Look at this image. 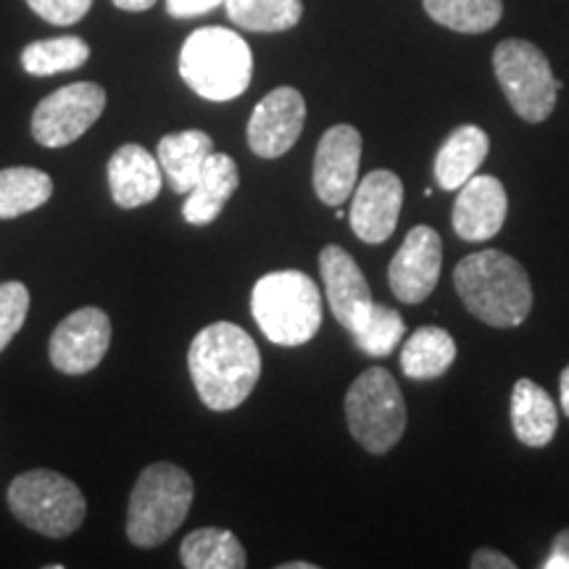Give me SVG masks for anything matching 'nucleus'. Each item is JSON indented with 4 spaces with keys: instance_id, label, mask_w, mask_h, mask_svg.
Listing matches in <instances>:
<instances>
[{
    "instance_id": "nucleus-17",
    "label": "nucleus",
    "mask_w": 569,
    "mask_h": 569,
    "mask_svg": "<svg viewBox=\"0 0 569 569\" xmlns=\"http://www.w3.org/2000/svg\"><path fill=\"white\" fill-rule=\"evenodd\" d=\"M163 172L156 156L138 142L117 148L109 159V188L119 209H138L153 203L161 193Z\"/></svg>"
},
{
    "instance_id": "nucleus-31",
    "label": "nucleus",
    "mask_w": 569,
    "mask_h": 569,
    "mask_svg": "<svg viewBox=\"0 0 569 569\" xmlns=\"http://www.w3.org/2000/svg\"><path fill=\"white\" fill-rule=\"evenodd\" d=\"M224 3L227 0H167V11L174 19H193L203 17V13H209Z\"/></svg>"
},
{
    "instance_id": "nucleus-22",
    "label": "nucleus",
    "mask_w": 569,
    "mask_h": 569,
    "mask_svg": "<svg viewBox=\"0 0 569 569\" xmlns=\"http://www.w3.org/2000/svg\"><path fill=\"white\" fill-rule=\"evenodd\" d=\"M457 361V343L443 327L427 325L401 348V369L409 380H436Z\"/></svg>"
},
{
    "instance_id": "nucleus-23",
    "label": "nucleus",
    "mask_w": 569,
    "mask_h": 569,
    "mask_svg": "<svg viewBox=\"0 0 569 569\" xmlns=\"http://www.w3.org/2000/svg\"><path fill=\"white\" fill-rule=\"evenodd\" d=\"M180 559L188 569H243L248 565L240 540L222 528L190 532L180 546Z\"/></svg>"
},
{
    "instance_id": "nucleus-18",
    "label": "nucleus",
    "mask_w": 569,
    "mask_h": 569,
    "mask_svg": "<svg viewBox=\"0 0 569 569\" xmlns=\"http://www.w3.org/2000/svg\"><path fill=\"white\" fill-rule=\"evenodd\" d=\"M240 184L238 163H234L227 153L213 151L206 159L201 174L193 188H190L188 201L182 203V217L190 224H211L222 213L224 203L230 201Z\"/></svg>"
},
{
    "instance_id": "nucleus-11",
    "label": "nucleus",
    "mask_w": 569,
    "mask_h": 569,
    "mask_svg": "<svg viewBox=\"0 0 569 569\" xmlns=\"http://www.w3.org/2000/svg\"><path fill=\"white\" fill-rule=\"evenodd\" d=\"M443 267V240L427 224L411 227L388 267V282L401 303H422L436 290Z\"/></svg>"
},
{
    "instance_id": "nucleus-30",
    "label": "nucleus",
    "mask_w": 569,
    "mask_h": 569,
    "mask_svg": "<svg viewBox=\"0 0 569 569\" xmlns=\"http://www.w3.org/2000/svg\"><path fill=\"white\" fill-rule=\"evenodd\" d=\"M27 6L48 24L71 27L88 17L92 0H27Z\"/></svg>"
},
{
    "instance_id": "nucleus-20",
    "label": "nucleus",
    "mask_w": 569,
    "mask_h": 569,
    "mask_svg": "<svg viewBox=\"0 0 569 569\" xmlns=\"http://www.w3.org/2000/svg\"><path fill=\"white\" fill-rule=\"evenodd\" d=\"M490 138L478 124H461L448 134L436 156V180L443 190H459L478 174L480 163L488 159Z\"/></svg>"
},
{
    "instance_id": "nucleus-14",
    "label": "nucleus",
    "mask_w": 569,
    "mask_h": 569,
    "mask_svg": "<svg viewBox=\"0 0 569 569\" xmlns=\"http://www.w3.org/2000/svg\"><path fill=\"white\" fill-rule=\"evenodd\" d=\"M361 134L351 124L330 127L315 153V190L325 206L348 201L359 180Z\"/></svg>"
},
{
    "instance_id": "nucleus-8",
    "label": "nucleus",
    "mask_w": 569,
    "mask_h": 569,
    "mask_svg": "<svg viewBox=\"0 0 569 569\" xmlns=\"http://www.w3.org/2000/svg\"><path fill=\"white\" fill-rule=\"evenodd\" d=\"M493 71L509 106L525 122H546L557 109L561 82L553 77L543 51L532 42L519 38L498 42L493 51Z\"/></svg>"
},
{
    "instance_id": "nucleus-12",
    "label": "nucleus",
    "mask_w": 569,
    "mask_h": 569,
    "mask_svg": "<svg viewBox=\"0 0 569 569\" xmlns=\"http://www.w3.org/2000/svg\"><path fill=\"white\" fill-rule=\"evenodd\" d=\"M306 124V101L296 88L267 92L248 119V148L259 159H280L296 146Z\"/></svg>"
},
{
    "instance_id": "nucleus-21",
    "label": "nucleus",
    "mask_w": 569,
    "mask_h": 569,
    "mask_svg": "<svg viewBox=\"0 0 569 569\" xmlns=\"http://www.w3.org/2000/svg\"><path fill=\"white\" fill-rule=\"evenodd\" d=\"M213 153V140L201 130L169 132L159 140L156 159L161 163V172L167 174L169 188L174 193L188 196L193 188L203 163Z\"/></svg>"
},
{
    "instance_id": "nucleus-32",
    "label": "nucleus",
    "mask_w": 569,
    "mask_h": 569,
    "mask_svg": "<svg viewBox=\"0 0 569 569\" xmlns=\"http://www.w3.org/2000/svg\"><path fill=\"white\" fill-rule=\"evenodd\" d=\"M469 567L472 569H515L517 565L511 561L507 553L496 551V549H478L472 553V561H469Z\"/></svg>"
},
{
    "instance_id": "nucleus-2",
    "label": "nucleus",
    "mask_w": 569,
    "mask_h": 569,
    "mask_svg": "<svg viewBox=\"0 0 569 569\" xmlns=\"http://www.w3.org/2000/svg\"><path fill=\"white\" fill-rule=\"evenodd\" d=\"M453 288L465 309L490 327H519L532 309V284L515 256L486 248L453 269Z\"/></svg>"
},
{
    "instance_id": "nucleus-9",
    "label": "nucleus",
    "mask_w": 569,
    "mask_h": 569,
    "mask_svg": "<svg viewBox=\"0 0 569 569\" xmlns=\"http://www.w3.org/2000/svg\"><path fill=\"white\" fill-rule=\"evenodd\" d=\"M106 109V90L96 82H71L42 98L32 113V138L46 148L80 140Z\"/></svg>"
},
{
    "instance_id": "nucleus-1",
    "label": "nucleus",
    "mask_w": 569,
    "mask_h": 569,
    "mask_svg": "<svg viewBox=\"0 0 569 569\" xmlns=\"http://www.w3.org/2000/svg\"><path fill=\"white\" fill-rule=\"evenodd\" d=\"M188 369L206 409L232 411L253 393L261 377V353L243 327L213 322L190 343Z\"/></svg>"
},
{
    "instance_id": "nucleus-7",
    "label": "nucleus",
    "mask_w": 569,
    "mask_h": 569,
    "mask_svg": "<svg viewBox=\"0 0 569 569\" xmlns=\"http://www.w3.org/2000/svg\"><path fill=\"white\" fill-rule=\"evenodd\" d=\"M346 422L356 443L369 453H388L407 430V401L388 369L372 367L346 393Z\"/></svg>"
},
{
    "instance_id": "nucleus-27",
    "label": "nucleus",
    "mask_w": 569,
    "mask_h": 569,
    "mask_svg": "<svg viewBox=\"0 0 569 569\" xmlns=\"http://www.w3.org/2000/svg\"><path fill=\"white\" fill-rule=\"evenodd\" d=\"M227 17L251 32H284L303 17L301 0H227Z\"/></svg>"
},
{
    "instance_id": "nucleus-36",
    "label": "nucleus",
    "mask_w": 569,
    "mask_h": 569,
    "mask_svg": "<svg viewBox=\"0 0 569 569\" xmlns=\"http://www.w3.org/2000/svg\"><path fill=\"white\" fill-rule=\"evenodd\" d=\"M280 569H317L315 561H288V565H280Z\"/></svg>"
},
{
    "instance_id": "nucleus-5",
    "label": "nucleus",
    "mask_w": 569,
    "mask_h": 569,
    "mask_svg": "<svg viewBox=\"0 0 569 569\" xmlns=\"http://www.w3.org/2000/svg\"><path fill=\"white\" fill-rule=\"evenodd\" d=\"M193 478L172 461H156L140 472L127 507V538L138 549H156L180 530L193 507Z\"/></svg>"
},
{
    "instance_id": "nucleus-26",
    "label": "nucleus",
    "mask_w": 569,
    "mask_h": 569,
    "mask_svg": "<svg viewBox=\"0 0 569 569\" xmlns=\"http://www.w3.org/2000/svg\"><path fill=\"white\" fill-rule=\"evenodd\" d=\"M427 17L453 32L480 34L501 21V0H422Z\"/></svg>"
},
{
    "instance_id": "nucleus-6",
    "label": "nucleus",
    "mask_w": 569,
    "mask_h": 569,
    "mask_svg": "<svg viewBox=\"0 0 569 569\" xmlns=\"http://www.w3.org/2000/svg\"><path fill=\"white\" fill-rule=\"evenodd\" d=\"M9 509L21 525L46 538H69L82 528L88 501L82 490L53 469H30L9 486Z\"/></svg>"
},
{
    "instance_id": "nucleus-16",
    "label": "nucleus",
    "mask_w": 569,
    "mask_h": 569,
    "mask_svg": "<svg viewBox=\"0 0 569 569\" xmlns=\"http://www.w3.org/2000/svg\"><path fill=\"white\" fill-rule=\"evenodd\" d=\"M509 213L507 188L493 174H475L459 188L453 203V232L467 243H486L501 232Z\"/></svg>"
},
{
    "instance_id": "nucleus-3",
    "label": "nucleus",
    "mask_w": 569,
    "mask_h": 569,
    "mask_svg": "<svg viewBox=\"0 0 569 569\" xmlns=\"http://www.w3.org/2000/svg\"><path fill=\"white\" fill-rule=\"evenodd\" d=\"M251 315L274 346L309 343L322 327V296L309 274L298 269L269 272L253 284Z\"/></svg>"
},
{
    "instance_id": "nucleus-19",
    "label": "nucleus",
    "mask_w": 569,
    "mask_h": 569,
    "mask_svg": "<svg viewBox=\"0 0 569 569\" xmlns=\"http://www.w3.org/2000/svg\"><path fill=\"white\" fill-rule=\"evenodd\" d=\"M511 427H515L519 443L530 448H546L557 436V403H553L549 390H543L528 377L517 380L515 390H511Z\"/></svg>"
},
{
    "instance_id": "nucleus-34",
    "label": "nucleus",
    "mask_w": 569,
    "mask_h": 569,
    "mask_svg": "<svg viewBox=\"0 0 569 569\" xmlns=\"http://www.w3.org/2000/svg\"><path fill=\"white\" fill-rule=\"evenodd\" d=\"M111 3L117 6V9H122V11L140 13V11H148V9H153V6L159 3V0H111Z\"/></svg>"
},
{
    "instance_id": "nucleus-35",
    "label": "nucleus",
    "mask_w": 569,
    "mask_h": 569,
    "mask_svg": "<svg viewBox=\"0 0 569 569\" xmlns=\"http://www.w3.org/2000/svg\"><path fill=\"white\" fill-rule=\"evenodd\" d=\"M559 398H561V411L569 417V365L565 367V372L559 377Z\"/></svg>"
},
{
    "instance_id": "nucleus-25",
    "label": "nucleus",
    "mask_w": 569,
    "mask_h": 569,
    "mask_svg": "<svg viewBox=\"0 0 569 569\" xmlns=\"http://www.w3.org/2000/svg\"><path fill=\"white\" fill-rule=\"evenodd\" d=\"M90 46L74 34H63V38L38 40L21 51V67L32 77H53L63 71H74L88 63Z\"/></svg>"
},
{
    "instance_id": "nucleus-24",
    "label": "nucleus",
    "mask_w": 569,
    "mask_h": 569,
    "mask_svg": "<svg viewBox=\"0 0 569 569\" xmlns=\"http://www.w3.org/2000/svg\"><path fill=\"white\" fill-rule=\"evenodd\" d=\"M53 196L51 174L32 167L0 169V222L24 217Z\"/></svg>"
},
{
    "instance_id": "nucleus-10",
    "label": "nucleus",
    "mask_w": 569,
    "mask_h": 569,
    "mask_svg": "<svg viewBox=\"0 0 569 569\" xmlns=\"http://www.w3.org/2000/svg\"><path fill=\"white\" fill-rule=\"evenodd\" d=\"M111 346V319L98 306L71 311L51 336V365L63 375H88Z\"/></svg>"
},
{
    "instance_id": "nucleus-29",
    "label": "nucleus",
    "mask_w": 569,
    "mask_h": 569,
    "mask_svg": "<svg viewBox=\"0 0 569 569\" xmlns=\"http://www.w3.org/2000/svg\"><path fill=\"white\" fill-rule=\"evenodd\" d=\"M27 311H30V290L17 280L0 282V353L9 348L19 330L24 327Z\"/></svg>"
},
{
    "instance_id": "nucleus-28",
    "label": "nucleus",
    "mask_w": 569,
    "mask_h": 569,
    "mask_svg": "<svg viewBox=\"0 0 569 569\" xmlns=\"http://www.w3.org/2000/svg\"><path fill=\"white\" fill-rule=\"evenodd\" d=\"M403 336H407L403 317L386 303H375L367 322L353 332V343L361 353L372 356V359H382V356H390L396 351Z\"/></svg>"
},
{
    "instance_id": "nucleus-4",
    "label": "nucleus",
    "mask_w": 569,
    "mask_h": 569,
    "mask_svg": "<svg viewBox=\"0 0 569 569\" xmlns=\"http://www.w3.org/2000/svg\"><path fill=\"white\" fill-rule=\"evenodd\" d=\"M180 74L188 88L206 101H234L253 77V53L238 32L224 27H201L184 40Z\"/></svg>"
},
{
    "instance_id": "nucleus-13",
    "label": "nucleus",
    "mask_w": 569,
    "mask_h": 569,
    "mask_svg": "<svg viewBox=\"0 0 569 569\" xmlns=\"http://www.w3.org/2000/svg\"><path fill=\"white\" fill-rule=\"evenodd\" d=\"M403 206V184L390 169H375L351 193V230L361 243H386L396 232Z\"/></svg>"
},
{
    "instance_id": "nucleus-15",
    "label": "nucleus",
    "mask_w": 569,
    "mask_h": 569,
    "mask_svg": "<svg viewBox=\"0 0 569 569\" xmlns=\"http://www.w3.org/2000/svg\"><path fill=\"white\" fill-rule=\"evenodd\" d=\"M319 272H322L332 317L353 336L367 322L369 311L375 306L365 272L356 264L353 256L340 246L322 248V253H319Z\"/></svg>"
},
{
    "instance_id": "nucleus-33",
    "label": "nucleus",
    "mask_w": 569,
    "mask_h": 569,
    "mask_svg": "<svg viewBox=\"0 0 569 569\" xmlns=\"http://www.w3.org/2000/svg\"><path fill=\"white\" fill-rule=\"evenodd\" d=\"M543 569H569V528L553 538L551 553L546 557Z\"/></svg>"
}]
</instances>
